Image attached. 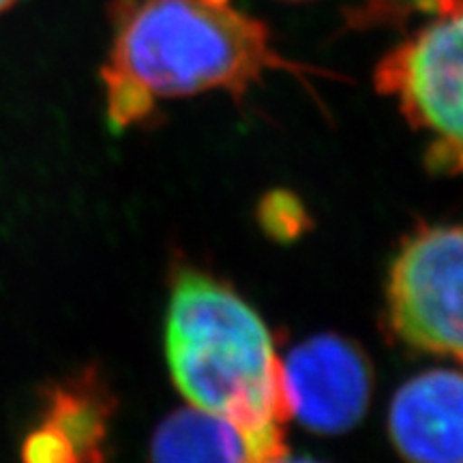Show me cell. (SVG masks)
<instances>
[{
	"label": "cell",
	"instance_id": "10",
	"mask_svg": "<svg viewBox=\"0 0 463 463\" xmlns=\"http://www.w3.org/2000/svg\"><path fill=\"white\" fill-rule=\"evenodd\" d=\"M14 5H17V0H0V15L5 14V11H9Z\"/></svg>",
	"mask_w": 463,
	"mask_h": 463
},
{
	"label": "cell",
	"instance_id": "8",
	"mask_svg": "<svg viewBox=\"0 0 463 463\" xmlns=\"http://www.w3.org/2000/svg\"><path fill=\"white\" fill-rule=\"evenodd\" d=\"M150 463H247V450L232 422L189 405L155 430Z\"/></svg>",
	"mask_w": 463,
	"mask_h": 463
},
{
	"label": "cell",
	"instance_id": "1",
	"mask_svg": "<svg viewBox=\"0 0 463 463\" xmlns=\"http://www.w3.org/2000/svg\"><path fill=\"white\" fill-rule=\"evenodd\" d=\"M109 24L101 80L114 131L146 123L165 99L242 97L269 71L316 73L283 56L264 22L234 0H114Z\"/></svg>",
	"mask_w": 463,
	"mask_h": 463
},
{
	"label": "cell",
	"instance_id": "3",
	"mask_svg": "<svg viewBox=\"0 0 463 463\" xmlns=\"http://www.w3.org/2000/svg\"><path fill=\"white\" fill-rule=\"evenodd\" d=\"M350 20L356 26L416 22L378 62L375 89L430 136L433 172H463V0H364Z\"/></svg>",
	"mask_w": 463,
	"mask_h": 463
},
{
	"label": "cell",
	"instance_id": "6",
	"mask_svg": "<svg viewBox=\"0 0 463 463\" xmlns=\"http://www.w3.org/2000/svg\"><path fill=\"white\" fill-rule=\"evenodd\" d=\"M112 392L90 369L52 384L39 425L22 442V463H106Z\"/></svg>",
	"mask_w": 463,
	"mask_h": 463
},
{
	"label": "cell",
	"instance_id": "11",
	"mask_svg": "<svg viewBox=\"0 0 463 463\" xmlns=\"http://www.w3.org/2000/svg\"><path fill=\"white\" fill-rule=\"evenodd\" d=\"M286 3H303V0H286Z\"/></svg>",
	"mask_w": 463,
	"mask_h": 463
},
{
	"label": "cell",
	"instance_id": "9",
	"mask_svg": "<svg viewBox=\"0 0 463 463\" xmlns=\"http://www.w3.org/2000/svg\"><path fill=\"white\" fill-rule=\"evenodd\" d=\"M275 463H320L316 459H311V457H292V455H283L281 459H277Z\"/></svg>",
	"mask_w": 463,
	"mask_h": 463
},
{
	"label": "cell",
	"instance_id": "2",
	"mask_svg": "<svg viewBox=\"0 0 463 463\" xmlns=\"http://www.w3.org/2000/svg\"><path fill=\"white\" fill-rule=\"evenodd\" d=\"M172 380L189 405L239 430L247 463L288 455L289 416L283 367L256 311L215 277L183 270L172 286L165 320Z\"/></svg>",
	"mask_w": 463,
	"mask_h": 463
},
{
	"label": "cell",
	"instance_id": "4",
	"mask_svg": "<svg viewBox=\"0 0 463 463\" xmlns=\"http://www.w3.org/2000/svg\"><path fill=\"white\" fill-rule=\"evenodd\" d=\"M386 311L405 344L463 364V225H425L403 241Z\"/></svg>",
	"mask_w": 463,
	"mask_h": 463
},
{
	"label": "cell",
	"instance_id": "7",
	"mask_svg": "<svg viewBox=\"0 0 463 463\" xmlns=\"http://www.w3.org/2000/svg\"><path fill=\"white\" fill-rule=\"evenodd\" d=\"M389 436L405 463H463V373L408 380L389 408Z\"/></svg>",
	"mask_w": 463,
	"mask_h": 463
},
{
	"label": "cell",
	"instance_id": "5",
	"mask_svg": "<svg viewBox=\"0 0 463 463\" xmlns=\"http://www.w3.org/2000/svg\"><path fill=\"white\" fill-rule=\"evenodd\" d=\"M281 367L289 416L307 430L344 433L367 412L372 364L352 341L317 335L294 347Z\"/></svg>",
	"mask_w": 463,
	"mask_h": 463
}]
</instances>
